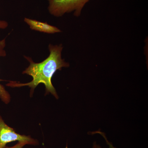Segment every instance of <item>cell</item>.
I'll use <instances>...</instances> for the list:
<instances>
[{"label":"cell","mask_w":148,"mask_h":148,"mask_svg":"<svg viewBox=\"0 0 148 148\" xmlns=\"http://www.w3.org/2000/svg\"><path fill=\"white\" fill-rule=\"evenodd\" d=\"M63 49L62 44L53 45L50 44L49 45V55L40 63H35L32 58L24 56V57L29 61L30 65L23 71V74L31 76L33 79L31 82L24 84L10 82L6 85L12 87L28 86L33 91L38 85L42 83L45 86L47 92H50L58 99V95L51 83L52 77L56 71L61 70L63 67L67 68L70 66L69 63L62 58L61 53Z\"/></svg>","instance_id":"1"},{"label":"cell","mask_w":148,"mask_h":148,"mask_svg":"<svg viewBox=\"0 0 148 148\" xmlns=\"http://www.w3.org/2000/svg\"><path fill=\"white\" fill-rule=\"evenodd\" d=\"M28 145L27 143L23 142H18L15 145L12 147H6L4 148H22L24 146Z\"/></svg>","instance_id":"6"},{"label":"cell","mask_w":148,"mask_h":148,"mask_svg":"<svg viewBox=\"0 0 148 148\" xmlns=\"http://www.w3.org/2000/svg\"><path fill=\"white\" fill-rule=\"evenodd\" d=\"M92 148H101V146L99 145H97L96 143H93V146H92Z\"/></svg>","instance_id":"9"},{"label":"cell","mask_w":148,"mask_h":148,"mask_svg":"<svg viewBox=\"0 0 148 148\" xmlns=\"http://www.w3.org/2000/svg\"><path fill=\"white\" fill-rule=\"evenodd\" d=\"M8 26V23L7 21L0 20V29H5Z\"/></svg>","instance_id":"8"},{"label":"cell","mask_w":148,"mask_h":148,"mask_svg":"<svg viewBox=\"0 0 148 148\" xmlns=\"http://www.w3.org/2000/svg\"><path fill=\"white\" fill-rule=\"evenodd\" d=\"M96 133H99V134H101V135L103 136V138H105V140H106V143H107L108 145H109V148H116L115 147H114V146L112 145L110 143V142L108 141V140H107V138H106V135H105V134L103 133V132H99V131H98V132H97H97H96Z\"/></svg>","instance_id":"7"},{"label":"cell","mask_w":148,"mask_h":148,"mask_svg":"<svg viewBox=\"0 0 148 148\" xmlns=\"http://www.w3.org/2000/svg\"><path fill=\"white\" fill-rule=\"evenodd\" d=\"M6 45L5 39L0 40V56H6V53L4 49ZM2 80L0 79V82ZM0 98L3 102L8 104L10 101V96L9 93L6 91L5 88L0 84Z\"/></svg>","instance_id":"5"},{"label":"cell","mask_w":148,"mask_h":148,"mask_svg":"<svg viewBox=\"0 0 148 148\" xmlns=\"http://www.w3.org/2000/svg\"><path fill=\"white\" fill-rule=\"evenodd\" d=\"M49 12L55 17L73 12L77 17L80 16L83 8L90 0H47Z\"/></svg>","instance_id":"2"},{"label":"cell","mask_w":148,"mask_h":148,"mask_svg":"<svg viewBox=\"0 0 148 148\" xmlns=\"http://www.w3.org/2000/svg\"><path fill=\"white\" fill-rule=\"evenodd\" d=\"M14 141L25 142L28 145H33L38 144V141L30 136L16 133L13 128L5 124L0 115V148H5L8 143Z\"/></svg>","instance_id":"3"},{"label":"cell","mask_w":148,"mask_h":148,"mask_svg":"<svg viewBox=\"0 0 148 148\" xmlns=\"http://www.w3.org/2000/svg\"><path fill=\"white\" fill-rule=\"evenodd\" d=\"M24 21L29 25L30 29L34 31L48 34H54L61 32L60 29L49 25L47 22H41L28 18H24Z\"/></svg>","instance_id":"4"}]
</instances>
